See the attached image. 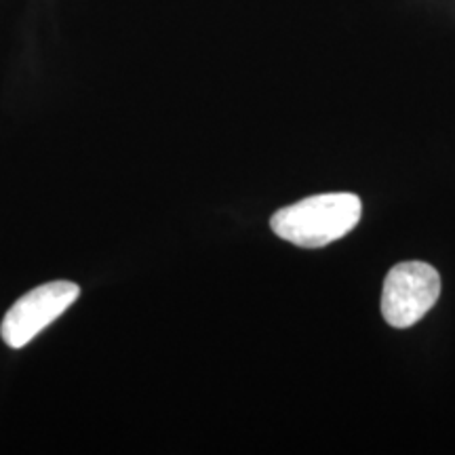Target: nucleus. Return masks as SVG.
Segmentation results:
<instances>
[{
    "mask_svg": "<svg viewBox=\"0 0 455 455\" xmlns=\"http://www.w3.org/2000/svg\"><path fill=\"white\" fill-rule=\"evenodd\" d=\"M361 198L352 192H329L278 209L272 215V232L283 241L304 249L327 247L355 230L361 221Z\"/></svg>",
    "mask_w": 455,
    "mask_h": 455,
    "instance_id": "f257e3e1",
    "label": "nucleus"
},
{
    "mask_svg": "<svg viewBox=\"0 0 455 455\" xmlns=\"http://www.w3.org/2000/svg\"><path fill=\"white\" fill-rule=\"evenodd\" d=\"M441 295L439 270L426 261H401L382 289V316L390 327L409 329L432 310Z\"/></svg>",
    "mask_w": 455,
    "mask_h": 455,
    "instance_id": "f03ea898",
    "label": "nucleus"
},
{
    "mask_svg": "<svg viewBox=\"0 0 455 455\" xmlns=\"http://www.w3.org/2000/svg\"><path fill=\"white\" fill-rule=\"evenodd\" d=\"M81 295V287L70 281L41 284L11 306L0 325V335L9 348H24L28 341L60 318Z\"/></svg>",
    "mask_w": 455,
    "mask_h": 455,
    "instance_id": "7ed1b4c3",
    "label": "nucleus"
}]
</instances>
